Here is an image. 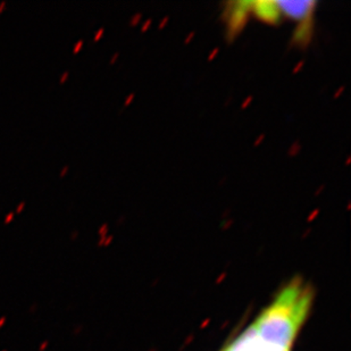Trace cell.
Instances as JSON below:
<instances>
[{
  "mask_svg": "<svg viewBox=\"0 0 351 351\" xmlns=\"http://www.w3.org/2000/svg\"><path fill=\"white\" fill-rule=\"evenodd\" d=\"M313 300L312 287L300 278H295L282 289L250 328L261 341L290 351L300 328L305 324Z\"/></svg>",
  "mask_w": 351,
  "mask_h": 351,
  "instance_id": "cell-1",
  "label": "cell"
},
{
  "mask_svg": "<svg viewBox=\"0 0 351 351\" xmlns=\"http://www.w3.org/2000/svg\"><path fill=\"white\" fill-rule=\"evenodd\" d=\"M223 351H285L261 341L249 328Z\"/></svg>",
  "mask_w": 351,
  "mask_h": 351,
  "instance_id": "cell-2",
  "label": "cell"
},
{
  "mask_svg": "<svg viewBox=\"0 0 351 351\" xmlns=\"http://www.w3.org/2000/svg\"><path fill=\"white\" fill-rule=\"evenodd\" d=\"M278 6L281 10V14H285V16L292 20L305 21L313 19L316 3L306 0V1H278Z\"/></svg>",
  "mask_w": 351,
  "mask_h": 351,
  "instance_id": "cell-3",
  "label": "cell"
},
{
  "mask_svg": "<svg viewBox=\"0 0 351 351\" xmlns=\"http://www.w3.org/2000/svg\"><path fill=\"white\" fill-rule=\"evenodd\" d=\"M231 8H228L226 19H228V27L230 34H238L245 25V21L248 19L249 13L252 10V3L250 1H238V3H230Z\"/></svg>",
  "mask_w": 351,
  "mask_h": 351,
  "instance_id": "cell-4",
  "label": "cell"
},
{
  "mask_svg": "<svg viewBox=\"0 0 351 351\" xmlns=\"http://www.w3.org/2000/svg\"><path fill=\"white\" fill-rule=\"evenodd\" d=\"M252 10L261 20L267 23H278L281 17V10L278 8V1H256L252 3Z\"/></svg>",
  "mask_w": 351,
  "mask_h": 351,
  "instance_id": "cell-5",
  "label": "cell"
},
{
  "mask_svg": "<svg viewBox=\"0 0 351 351\" xmlns=\"http://www.w3.org/2000/svg\"><path fill=\"white\" fill-rule=\"evenodd\" d=\"M82 40H80L79 43H77V45H75V47H74V53H77V50H79L80 48H81V46H82Z\"/></svg>",
  "mask_w": 351,
  "mask_h": 351,
  "instance_id": "cell-6",
  "label": "cell"
},
{
  "mask_svg": "<svg viewBox=\"0 0 351 351\" xmlns=\"http://www.w3.org/2000/svg\"><path fill=\"white\" fill-rule=\"evenodd\" d=\"M67 75H69V71L64 72L63 75L60 77V82H63L64 80L66 79Z\"/></svg>",
  "mask_w": 351,
  "mask_h": 351,
  "instance_id": "cell-7",
  "label": "cell"
},
{
  "mask_svg": "<svg viewBox=\"0 0 351 351\" xmlns=\"http://www.w3.org/2000/svg\"><path fill=\"white\" fill-rule=\"evenodd\" d=\"M24 206H25V202H21L20 205H19V207H17V212H21L22 210V208H23Z\"/></svg>",
  "mask_w": 351,
  "mask_h": 351,
  "instance_id": "cell-8",
  "label": "cell"
},
{
  "mask_svg": "<svg viewBox=\"0 0 351 351\" xmlns=\"http://www.w3.org/2000/svg\"><path fill=\"white\" fill-rule=\"evenodd\" d=\"M67 169H69V166H65L63 169H62V172H60V176H64L65 173H66Z\"/></svg>",
  "mask_w": 351,
  "mask_h": 351,
  "instance_id": "cell-9",
  "label": "cell"
},
{
  "mask_svg": "<svg viewBox=\"0 0 351 351\" xmlns=\"http://www.w3.org/2000/svg\"><path fill=\"white\" fill-rule=\"evenodd\" d=\"M14 216V213H10V215L7 216L6 221H10L12 217Z\"/></svg>",
  "mask_w": 351,
  "mask_h": 351,
  "instance_id": "cell-10",
  "label": "cell"
},
{
  "mask_svg": "<svg viewBox=\"0 0 351 351\" xmlns=\"http://www.w3.org/2000/svg\"><path fill=\"white\" fill-rule=\"evenodd\" d=\"M3 6H6V1H3V3H0V10H3Z\"/></svg>",
  "mask_w": 351,
  "mask_h": 351,
  "instance_id": "cell-11",
  "label": "cell"
}]
</instances>
